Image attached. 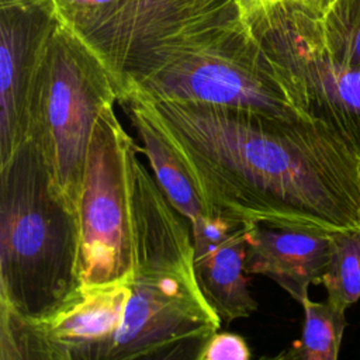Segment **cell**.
<instances>
[{
  "instance_id": "obj_7",
  "label": "cell",
  "mask_w": 360,
  "mask_h": 360,
  "mask_svg": "<svg viewBox=\"0 0 360 360\" xmlns=\"http://www.w3.org/2000/svg\"><path fill=\"white\" fill-rule=\"evenodd\" d=\"M134 139L114 103L100 111L86 156L79 202L82 284H101L132 274V217L128 153Z\"/></svg>"
},
{
  "instance_id": "obj_6",
  "label": "cell",
  "mask_w": 360,
  "mask_h": 360,
  "mask_svg": "<svg viewBox=\"0 0 360 360\" xmlns=\"http://www.w3.org/2000/svg\"><path fill=\"white\" fill-rule=\"evenodd\" d=\"M300 111L338 134L360 156V66L329 49L321 13L287 0L245 17Z\"/></svg>"
},
{
  "instance_id": "obj_1",
  "label": "cell",
  "mask_w": 360,
  "mask_h": 360,
  "mask_svg": "<svg viewBox=\"0 0 360 360\" xmlns=\"http://www.w3.org/2000/svg\"><path fill=\"white\" fill-rule=\"evenodd\" d=\"M134 96L166 131L212 212L325 233L360 228V156L323 122Z\"/></svg>"
},
{
  "instance_id": "obj_5",
  "label": "cell",
  "mask_w": 360,
  "mask_h": 360,
  "mask_svg": "<svg viewBox=\"0 0 360 360\" xmlns=\"http://www.w3.org/2000/svg\"><path fill=\"white\" fill-rule=\"evenodd\" d=\"M118 100L105 63L60 21L37 83L28 141L46 166L53 193L76 214L94 124L103 107Z\"/></svg>"
},
{
  "instance_id": "obj_9",
  "label": "cell",
  "mask_w": 360,
  "mask_h": 360,
  "mask_svg": "<svg viewBox=\"0 0 360 360\" xmlns=\"http://www.w3.org/2000/svg\"><path fill=\"white\" fill-rule=\"evenodd\" d=\"M132 277L134 271L117 281L82 284L38 319L0 305V360H108Z\"/></svg>"
},
{
  "instance_id": "obj_15",
  "label": "cell",
  "mask_w": 360,
  "mask_h": 360,
  "mask_svg": "<svg viewBox=\"0 0 360 360\" xmlns=\"http://www.w3.org/2000/svg\"><path fill=\"white\" fill-rule=\"evenodd\" d=\"M321 284L326 290V300L343 311L360 300V228L330 233Z\"/></svg>"
},
{
  "instance_id": "obj_16",
  "label": "cell",
  "mask_w": 360,
  "mask_h": 360,
  "mask_svg": "<svg viewBox=\"0 0 360 360\" xmlns=\"http://www.w3.org/2000/svg\"><path fill=\"white\" fill-rule=\"evenodd\" d=\"M329 49L340 60L360 66V0H338L321 13Z\"/></svg>"
},
{
  "instance_id": "obj_17",
  "label": "cell",
  "mask_w": 360,
  "mask_h": 360,
  "mask_svg": "<svg viewBox=\"0 0 360 360\" xmlns=\"http://www.w3.org/2000/svg\"><path fill=\"white\" fill-rule=\"evenodd\" d=\"M250 357V349L240 335L215 332L204 345L197 360H249Z\"/></svg>"
},
{
  "instance_id": "obj_19",
  "label": "cell",
  "mask_w": 360,
  "mask_h": 360,
  "mask_svg": "<svg viewBox=\"0 0 360 360\" xmlns=\"http://www.w3.org/2000/svg\"><path fill=\"white\" fill-rule=\"evenodd\" d=\"M240 10H242V14L243 17L255 13V11H259L264 7H269V6H273V4H277L280 1H287V0H236ZM297 1H305V3H309V0H297Z\"/></svg>"
},
{
  "instance_id": "obj_10",
  "label": "cell",
  "mask_w": 360,
  "mask_h": 360,
  "mask_svg": "<svg viewBox=\"0 0 360 360\" xmlns=\"http://www.w3.org/2000/svg\"><path fill=\"white\" fill-rule=\"evenodd\" d=\"M59 22L52 0H0V165L30 138L37 83Z\"/></svg>"
},
{
  "instance_id": "obj_13",
  "label": "cell",
  "mask_w": 360,
  "mask_h": 360,
  "mask_svg": "<svg viewBox=\"0 0 360 360\" xmlns=\"http://www.w3.org/2000/svg\"><path fill=\"white\" fill-rule=\"evenodd\" d=\"M120 103L141 141V152L145 153L152 174L170 204L188 222L214 214L172 139L145 103L134 94L124 96Z\"/></svg>"
},
{
  "instance_id": "obj_14",
  "label": "cell",
  "mask_w": 360,
  "mask_h": 360,
  "mask_svg": "<svg viewBox=\"0 0 360 360\" xmlns=\"http://www.w3.org/2000/svg\"><path fill=\"white\" fill-rule=\"evenodd\" d=\"M304 326L298 340L277 359L285 360H336L346 329V311L328 300L319 302L309 297L301 302Z\"/></svg>"
},
{
  "instance_id": "obj_4",
  "label": "cell",
  "mask_w": 360,
  "mask_h": 360,
  "mask_svg": "<svg viewBox=\"0 0 360 360\" xmlns=\"http://www.w3.org/2000/svg\"><path fill=\"white\" fill-rule=\"evenodd\" d=\"M128 93L155 101L202 103L283 118L305 117L243 15L165 55L132 79L122 97Z\"/></svg>"
},
{
  "instance_id": "obj_20",
  "label": "cell",
  "mask_w": 360,
  "mask_h": 360,
  "mask_svg": "<svg viewBox=\"0 0 360 360\" xmlns=\"http://www.w3.org/2000/svg\"><path fill=\"white\" fill-rule=\"evenodd\" d=\"M338 0H309V6H312L315 10H318L319 13L326 11L333 3H336Z\"/></svg>"
},
{
  "instance_id": "obj_12",
  "label": "cell",
  "mask_w": 360,
  "mask_h": 360,
  "mask_svg": "<svg viewBox=\"0 0 360 360\" xmlns=\"http://www.w3.org/2000/svg\"><path fill=\"white\" fill-rule=\"evenodd\" d=\"M330 233L250 224L246 271L277 283L300 304L311 284H319L328 263Z\"/></svg>"
},
{
  "instance_id": "obj_3",
  "label": "cell",
  "mask_w": 360,
  "mask_h": 360,
  "mask_svg": "<svg viewBox=\"0 0 360 360\" xmlns=\"http://www.w3.org/2000/svg\"><path fill=\"white\" fill-rule=\"evenodd\" d=\"M80 285L79 217L53 193L27 141L0 165V305L38 319Z\"/></svg>"
},
{
  "instance_id": "obj_8",
  "label": "cell",
  "mask_w": 360,
  "mask_h": 360,
  "mask_svg": "<svg viewBox=\"0 0 360 360\" xmlns=\"http://www.w3.org/2000/svg\"><path fill=\"white\" fill-rule=\"evenodd\" d=\"M242 15L236 0H120L73 31L105 63L121 98L165 55Z\"/></svg>"
},
{
  "instance_id": "obj_18",
  "label": "cell",
  "mask_w": 360,
  "mask_h": 360,
  "mask_svg": "<svg viewBox=\"0 0 360 360\" xmlns=\"http://www.w3.org/2000/svg\"><path fill=\"white\" fill-rule=\"evenodd\" d=\"M59 20L72 30H79L96 15L120 0H52Z\"/></svg>"
},
{
  "instance_id": "obj_11",
  "label": "cell",
  "mask_w": 360,
  "mask_h": 360,
  "mask_svg": "<svg viewBox=\"0 0 360 360\" xmlns=\"http://www.w3.org/2000/svg\"><path fill=\"white\" fill-rule=\"evenodd\" d=\"M250 224L217 211L190 222L197 283L226 325L249 318L257 309L246 271Z\"/></svg>"
},
{
  "instance_id": "obj_2",
  "label": "cell",
  "mask_w": 360,
  "mask_h": 360,
  "mask_svg": "<svg viewBox=\"0 0 360 360\" xmlns=\"http://www.w3.org/2000/svg\"><path fill=\"white\" fill-rule=\"evenodd\" d=\"M128 153L134 277L108 360H197L221 319L194 273L190 222L170 204L153 174Z\"/></svg>"
}]
</instances>
